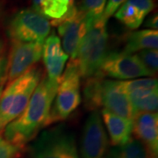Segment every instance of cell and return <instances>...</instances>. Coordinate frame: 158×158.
<instances>
[{
	"instance_id": "13",
	"label": "cell",
	"mask_w": 158,
	"mask_h": 158,
	"mask_svg": "<svg viewBox=\"0 0 158 158\" xmlns=\"http://www.w3.org/2000/svg\"><path fill=\"white\" fill-rule=\"evenodd\" d=\"M133 132L152 158L158 155V114L138 113L134 119Z\"/></svg>"
},
{
	"instance_id": "31",
	"label": "cell",
	"mask_w": 158,
	"mask_h": 158,
	"mask_svg": "<svg viewBox=\"0 0 158 158\" xmlns=\"http://www.w3.org/2000/svg\"><path fill=\"white\" fill-rule=\"evenodd\" d=\"M4 86H5V84H3V85L0 86V97H1V94H2V91L4 90Z\"/></svg>"
},
{
	"instance_id": "11",
	"label": "cell",
	"mask_w": 158,
	"mask_h": 158,
	"mask_svg": "<svg viewBox=\"0 0 158 158\" xmlns=\"http://www.w3.org/2000/svg\"><path fill=\"white\" fill-rule=\"evenodd\" d=\"M100 104L109 113L133 121L137 115V112L120 81L103 80Z\"/></svg>"
},
{
	"instance_id": "6",
	"label": "cell",
	"mask_w": 158,
	"mask_h": 158,
	"mask_svg": "<svg viewBox=\"0 0 158 158\" xmlns=\"http://www.w3.org/2000/svg\"><path fill=\"white\" fill-rule=\"evenodd\" d=\"M92 21L74 5L69 7L63 17L51 21L54 27H58V33L62 38V49L71 60H76L79 46Z\"/></svg>"
},
{
	"instance_id": "17",
	"label": "cell",
	"mask_w": 158,
	"mask_h": 158,
	"mask_svg": "<svg viewBox=\"0 0 158 158\" xmlns=\"http://www.w3.org/2000/svg\"><path fill=\"white\" fill-rule=\"evenodd\" d=\"M106 158H152L141 141L130 138L127 143L114 146Z\"/></svg>"
},
{
	"instance_id": "14",
	"label": "cell",
	"mask_w": 158,
	"mask_h": 158,
	"mask_svg": "<svg viewBox=\"0 0 158 158\" xmlns=\"http://www.w3.org/2000/svg\"><path fill=\"white\" fill-rule=\"evenodd\" d=\"M101 116L113 146L123 145L129 141L133 133V120L117 116L105 109L102 110Z\"/></svg>"
},
{
	"instance_id": "20",
	"label": "cell",
	"mask_w": 158,
	"mask_h": 158,
	"mask_svg": "<svg viewBox=\"0 0 158 158\" xmlns=\"http://www.w3.org/2000/svg\"><path fill=\"white\" fill-rule=\"evenodd\" d=\"M69 6L68 0H41L37 11L45 18L55 20L63 17Z\"/></svg>"
},
{
	"instance_id": "4",
	"label": "cell",
	"mask_w": 158,
	"mask_h": 158,
	"mask_svg": "<svg viewBox=\"0 0 158 158\" xmlns=\"http://www.w3.org/2000/svg\"><path fill=\"white\" fill-rule=\"evenodd\" d=\"M80 79L77 62L70 60L59 81L49 113L48 126L68 118L81 103Z\"/></svg>"
},
{
	"instance_id": "18",
	"label": "cell",
	"mask_w": 158,
	"mask_h": 158,
	"mask_svg": "<svg viewBox=\"0 0 158 158\" xmlns=\"http://www.w3.org/2000/svg\"><path fill=\"white\" fill-rule=\"evenodd\" d=\"M103 80L104 77L100 73L85 80V85L84 87V100L85 106L89 110L96 111L97 108L101 106L100 94Z\"/></svg>"
},
{
	"instance_id": "3",
	"label": "cell",
	"mask_w": 158,
	"mask_h": 158,
	"mask_svg": "<svg viewBox=\"0 0 158 158\" xmlns=\"http://www.w3.org/2000/svg\"><path fill=\"white\" fill-rule=\"evenodd\" d=\"M107 19L101 17L93 20L79 46L76 60L79 73L83 79H88L99 73L106 56Z\"/></svg>"
},
{
	"instance_id": "10",
	"label": "cell",
	"mask_w": 158,
	"mask_h": 158,
	"mask_svg": "<svg viewBox=\"0 0 158 158\" xmlns=\"http://www.w3.org/2000/svg\"><path fill=\"white\" fill-rule=\"evenodd\" d=\"M108 139L102 121L101 114L93 111L84 126L81 140V157L106 158Z\"/></svg>"
},
{
	"instance_id": "21",
	"label": "cell",
	"mask_w": 158,
	"mask_h": 158,
	"mask_svg": "<svg viewBox=\"0 0 158 158\" xmlns=\"http://www.w3.org/2000/svg\"><path fill=\"white\" fill-rule=\"evenodd\" d=\"M106 4V0H82V6L80 9L91 20H95L103 15Z\"/></svg>"
},
{
	"instance_id": "8",
	"label": "cell",
	"mask_w": 158,
	"mask_h": 158,
	"mask_svg": "<svg viewBox=\"0 0 158 158\" xmlns=\"http://www.w3.org/2000/svg\"><path fill=\"white\" fill-rule=\"evenodd\" d=\"M99 73L103 77L131 80L142 77H153V75L141 62L136 55H129L124 52H109L102 62Z\"/></svg>"
},
{
	"instance_id": "2",
	"label": "cell",
	"mask_w": 158,
	"mask_h": 158,
	"mask_svg": "<svg viewBox=\"0 0 158 158\" xmlns=\"http://www.w3.org/2000/svg\"><path fill=\"white\" fill-rule=\"evenodd\" d=\"M41 77V69L33 67L3 90L0 97V133L27 107Z\"/></svg>"
},
{
	"instance_id": "28",
	"label": "cell",
	"mask_w": 158,
	"mask_h": 158,
	"mask_svg": "<svg viewBox=\"0 0 158 158\" xmlns=\"http://www.w3.org/2000/svg\"><path fill=\"white\" fill-rule=\"evenodd\" d=\"M145 27L148 28L152 29V30H157L158 27V19L157 15H154L150 17L145 23Z\"/></svg>"
},
{
	"instance_id": "19",
	"label": "cell",
	"mask_w": 158,
	"mask_h": 158,
	"mask_svg": "<svg viewBox=\"0 0 158 158\" xmlns=\"http://www.w3.org/2000/svg\"><path fill=\"white\" fill-rule=\"evenodd\" d=\"M114 16L129 29L139 28L146 18L137 8L127 2L118 8Z\"/></svg>"
},
{
	"instance_id": "23",
	"label": "cell",
	"mask_w": 158,
	"mask_h": 158,
	"mask_svg": "<svg viewBox=\"0 0 158 158\" xmlns=\"http://www.w3.org/2000/svg\"><path fill=\"white\" fill-rule=\"evenodd\" d=\"M142 64L153 74L156 73L158 69V52L157 49H147L140 51L137 55Z\"/></svg>"
},
{
	"instance_id": "1",
	"label": "cell",
	"mask_w": 158,
	"mask_h": 158,
	"mask_svg": "<svg viewBox=\"0 0 158 158\" xmlns=\"http://www.w3.org/2000/svg\"><path fill=\"white\" fill-rule=\"evenodd\" d=\"M58 85L59 82H53L47 76L41 78L22 113L4 129L6 141L21 149L41 128L48 127Z\"/></svg>"
},
{
	"instance_id": "29",
	"label": "cell",
	"mask_w": 158,
	"mask_h": 158,
	"mask_svg": "<svg viewBox=\"0 0 158 158\" xmlns=\"http://www.w3.org/2000/svg\"><path fill=\"white\" fill-rule=\"evenodd\" d=\"M33 1V9L37 11L39 9V6L40 5L41 0H32Z\"/></svg>"
},
{
	"instance_id": "9",
	"label": "cell",
	"mask_w": 158,
	"mask_h": 158,
	"mask_svg": "<svg viewBox=\"0 0 158 158\" xmlns=\"http://www.w3.org/2000/svg\"><path fill=\"white\" fill-rule=\"evenodd\" d=\"M44 41L21 42L11 41V48L7 57L6 80L9 83L26 73L42 57Z\"/></svg>"
},
{
	"instance_id": "32",
	"label": "cell",
	"mask_w": 158,
	"mask_h": 158,
	"mask_svg": "<svg viewBox=\"0 0 158 158\" xmlns=\"http://www.w3.org/2000/svg\"><path fill=\"white\" fill-rule=\"evenodd\" d=\"M69 1V6H73L74 4H73V0H68Z\"/></svg>"
},
{
	"instance_id": "27",
	"label": "cell",
	"mask_w": 158,
	"mask_h": 158,
	"mask_svg": "<svg viewBox=\"0 0 158 158\" xmlns=\"http://www.w3.org/2000/svg\"><path fill=\"white\" fill-rule=\"evenodd\" d=\"M7 75V57L3 56L0 57V86L5 84Z\"/></svg>"
},
{
	"instance_id": "25",
	"label": "cell",
	"mask_w": 158,
	"mask_h": 158,
	"mask_svg": "<svg viewBox=\"0 0 158 158\" xmlns=\"http://www.w3.org/2000/svg\"><path fill=\"white\" fill-rule=\"evenodd\" d=\"M126 2L137 8L145 17L155 8L153 0H127Z\"/></svg>"
},
{
	"instance_id": "15",
	"label": "cell",
	"mask_w": 158,
	"mask_h": 158,
	"mask_svg": "<svg viewBox=\"0 0 158 158\" xmlns=\"http://www.w3.org/2000/svg\"><path fill=\"white\" fill-rule=\"evenodd\" d=\"M158 32L157 30L144 29L133 32L127 35L126 40L124 52L133 55L135 52L147 49H157Z\"/></svg>"
},
{
	"instance_id": "24",
	"label": "cell",
	"mask_w": 158,
	"mask_h": 158,
	"mask_svg": "<svg viewBox=\"0 0 158 158\" xmlns=\"http://www.w3.org/2000/svg\"><path fill=\"white\" fill-rule=\"evenodd\" d=\"M20 148L0 137V158H15Z\"/></svg>"
},
{
	"instance_id": "22",
	"label": "cell",
	"mask_w": 158,
	"mask_h": 158,
	"mask_svg": "<svg viewBox=\"0 0 158 158\" xmlns=\"http://www.w3.org/2000/svg\"><path fill=\"white\" fill-rule=\"evenodd\" d=\"M138 113H156L158 108V92H155L138 100L132 102Z\"/></svg>"
},
{
	"instance_id": "26",
	"label": "cell",
	"mask_w": 158,
	"mask_h": 158,
	"mask_svg": "<svg viewBox=\"0 0 158 158\" xmlns=\"http://www.w3.org/2000/svg\"><path fill=\"white\" fill-rule=\"evenodd\" d=\"M127 0H108L107 5L105 7L103 16L106 19H109L117 11L118 8L122 6Z\"/></svg>"
},
{
	"instance_id": "30",
	"label": "cell",
	"mask_w": 158,
	"mask_h": 158,
	"mask_svg": "<svg viewBox=\"0 0 158 158\" xmlns=\"http://www.w3.org/2000/svg\"><path fill=\"white\" fill-rule=\"evenodd\" d=\"M4 53H5V43L4 40L0 38V57L4 56Z\"/></svg>"
},
{
	"instance_id": "16",
	"label": "cell",
	"mask_w": 158,
	"mask_h": 158,
	"mask_svg": "<svg viewBox=\"0 0 158 158\" xmlns=\"http://www.w3.org/2000/svg\"><path fill=\"white\" fill-rule=\"evenodd\" d=\"M122 86L127 93L131 102L157 92L158 81L156 78H140L123 81Z\"/></svg>"
},
{
	"instance_id": "7",
	"label": "cell",
	"mask_w": 158,
	"mask_h": 158,
	"mask_svg": "<svg viewBox=\"0 0 158 158\" xmlns=\"http://www.w3.org/2000/svg\"><path fill=\"white\" fill-rule=\"evenodd\" d=\"M50 22L34 9L17 12L8 25V35L11 41H44L50 33Z\"/></svg>"
},
{
	"instance_id": "12",
	"label": "cell",
	"mask_w": 158,
	"mask_h": 158,
	"mask_svg": "<svg viewBox=\"0 0 158 158\" xmlns=\"http://www.w3.org/2000/svg\"><path fill=\"white\" fill-rule=\"evenodd\" d=\"M42 58L47 77L53 82H59L69 56L62 49L60 38L55 34H51L44 40Z\"/></svg>"
},
{
	"instance_id": "5",
	"label": "cell",
	"mask_w": 158,
	"mask_h": 158,
	"mask_svg": "<svg viewBox=\"0 0 158 158\" xmlns=\"http://www.w3.org/2000/svg\"><path fill=\"white\" fill-rule=\"evenodd\" d=\"M32 158H79L74 135L63 126L43 131L30 146Z\"/></svg>"
}]
</instances>
